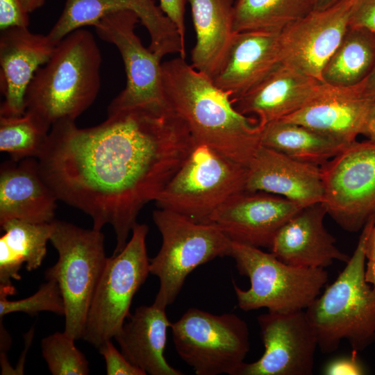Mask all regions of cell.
<instances>
[{
  "label": "cell",
  "mask_w": 375,
  "mask_h": 375,
  "mask_svg": "<svg viewBox=\"0 0 375 375\" xmlns=\"http://www.w3.org/2000/svg\"><path fill=\"white\" fill-rule=\"evenodd\" d=\"M366 258H375V221L369 235L365 248Z\"/></svg>",
  "instance_id": "ab89813d"
},
{
  "label": "cell",
  "mask_w": 375,
  "mask_h": 375,
  "mask_svg": "<svg viewBox=\"0 0 375 375\" xmlns=\"http://www.w3.org/2000/svg\"><path fill=\"white\" fill-rule=\"evenodd\" d=\"M4 231L0 238V290L13 295L12 280H19L23 264L27 271L40 267L47 254L52 222L32 223L11 219L0 225Z\"/></svg>",
  "instance_id": "484cf974"
},
{
  "label": "cell",
  "mask_w": 375,
  "mask_h": 375,
  "mask_svg": "<svg viewBox=\"0 0 375 375\" xmlns=\"http://www.w3.org/2000/svg\"><path fill=\"white\" fill-rule=\"evenodd\" d=\"M235 1L188 0L197 38L191 51V65L212 79L220 70L235 34Z\"/></svg>",
  "instance_id": "d4e9b609"
},
{
  "label": "cell",
  "mask_w": 375,
  "mask_h": 375,
  "mask_svg": "<svg viewBox=\"0 0 375 375\" xmlns=\"http://www.w3.org/2000/svg\"><path fill=\"white\" fill-rule=\"evenodd\" d=\"M106 362L108 375H146L147 374L132 364L119 351L111 340L106 341L99 349Z\"/></svg>",
  "instance_id": "d6a6232c"
},
{
  "label": "cell",
  "mask_w": 375,
  "mask_h": 375,
  "mask_svg": "<svg viewBox=\"0 0 375 375\" xmlns=\"http://www.w3.org/2000/svg\"><path fill=\"white\" fill-rule=\"evenodd\" d=\"M186 0H160V7L163 12L176 26L185 41V26L184 22L185 3Z\"/></svg>",
  "instance_id": "8d00e7d4"
},
{
  "label": "cell",
  "mask_w": 375,
  "mask_h": 375,
  "mask_svg": "<svg viewBox=\"0 0 375 375\" xmlns=\"http://www.w3.org/2000/svg\"><path fill=\"white\" fill-rule=\"evenodd\" d=\"M170 328L177 353L197 375H237L250 349L247 324L233 313L191 308Z\"/></svg>",
  "instance_id": "30bf717a"
},
{
  "label": "cell",
  "mask_w": 375,
  "mask_h": 375,
  "mask_svg": "<svg viewBox=\"0 0 375 375\" xmlns=\"http://www.w3.org/2000/svg\"><path fill=\"white\" fill-rule=\"evenodd\" d=\"M162 74L167 107L185 122L197 143L248 166L261 145L264 126L258 119L239 112L229 93L181 56L162 62Z\"/></svg>",
  "instance_id": "7a4b0ae2"
},
{
  "label": "cell",
  "mask_w": 375,
  "mask_h": 375,
  "mask_svg": "<svg viewBox=\"0 0 375 375\" xmlns=\"http://www.w3.org/2000/svg\"><path fill=\"white\" fill-rule=\"evenodd\" d=\"M58 198L44 179L38 160L3 162L0 169V225L11 219L54 220Z\"/></svg>",
  "instance_id": "44dd1931"
},
{
  "label": "cell",
  "mask_w": 375,
  "mask_h": 375,
  "mask_svg": "<svg viewBox=\"0 0 375 375\" xmlns=\"http://www.w3.org/2000/svg\"><path fill=\"white\" fill-rule=\"evenodd\" d=\"M44 1L45 0H20L24 10L27 13H30L41 7Z\"/></svg>",
  "instance_id": "60d3db41"
},
{
  "label": "cell",
  "mask_w": 375,
  "mask_h": 375,
  "mask_svg": "<svg viewBox=\"0 0 375 375\" xmlns=\"http://www.w3.org/2000/svg\"><path fill=\"white\" fill-rule=\"evenodd\" d=\"M374 98L366 92L364 81L351 86L322 82L305 106L281 119L350 144L362 134Z\"/></svg>",
  "instance_id": "e0dca14e"
},
{
  "label": "cell",
  "mask_w": 375,
  "mask_h": 375,
  "mask_svg": "<svg viewBox=\"0 0 375 375\" xmlns=\"http://www.w3.org/2000/svg\"><path fill=\"white\" fill-rule=\"evenodd\" d=\"M76 340L65 331L51 334L41 341V349L49 370L53 375H87L89 363L76 347Z\"/></svg>",
  "instance_id": "4dcf8cb0"
},
{
  "label": "cell",
  "mask_w": 375,
  "mask_h": 375,
  "mask_svg": "<svg viewBox=\"0 0 375 375\" xmlns=\"http://www.w3.org/2000/svg\"><path fill=\"white\" fill-rule=\"evenodd\" d=\"M101 62L91 32L81 28L71 32L35 72L26 93V110L51 126L62 121L75 122L97 97Z\"/></svg>",
  "instance_id": "3957f363"
},
{
  "label": "cell",
  "mask_w": 375,
  "mask_h": 375,
  "mask_svg": "<svg viewBox=\"0 0 375 375\" xmlns=\"http://www.w3.org/2000/svg\"><path fill=\"white\" fill-rule=\"evenodd\" d=\"M315 7V0H236L233 31L280 32Z\"/></svg>",
  "instance_id": "f1b7e54d"
},
{
  "label": "cell",
  "mask_w": 375,
  "mask_h": 375,
  "mask_svg": "<svg viewBox=\"0 0 375 375\" xmlns=\"http://www.w3.org/2000/svg\"><path fill=\"white\" fill-rule=\"evenodd\" d=\"M355 0H339L323 10H313L280 31L281 63L322 82L323 69L349 26Z\"/></svg>",
  "instance_id": "5bb4252c"
},
{
  "label": "cell",
  "mask_w": 375,
  "mask_h": 375,
  "mask_svg": "<svg viewBox=\"0 0 375 375\" xmlns=\"http://www.w3.org/2000/svg\"><path fill=\"white\" fill-rule=\"evenodd\" d=\"M135 12L151 39L149 49L161 58L179 53L185 59V41L172 20L153 0H66L57 22L47 34L56 45L71 32L85 26H93L103 17L119 10Z\"/></svg>",
  "instance_id": "2e32d148"
},
{
  "label": "cell",
  "mask_w": 375,
  "mask_h": 375,
  "mask_svg": "<svg viewBox=\"0 0 375 375\" xmlns=\"http://www.w3.org/2000/svg\"><path fill=\"white\" fill-rule=\"evenodd\" d=\"M327 214L320 202L302 208L277 232L269 248L282 262L296 267L323 268L335 260L350 258L335 245V238L324 224Z\"/></svg>",
  "instance_id": "d6986e66"
},
{
  "label": "cell",
  "mask_w": 375,
  "mask_h": 375,
  "mask_svg": "<svg viewBox=\"0 0 375 375\" xmlns=\"http://www.w3.org/2000/svg\"><path fill=\"white\" fill-rule=\"evenodd\" d=\"M301 208L279 195L243 190L219 206L206 223L217 226L232 242L269 249L279 229Z\"/></svg>",
  "instance_id": "9a60e30c"
},
{
  "label": "cell",
  "mask_w": 375,
  "mask_h": 375,
  "mask_svg": "<svg viewBox=\"0 0 375 375\" xmlns=\"http://www.w3.org/2000/svg\"><path fill=\"white\" fill-rule=\"evenodd\" d=\"M279 33H236L220 70L212 79L215 85L229 93L233 100L258 85L281 63Z\"/></svg>",
  "instance_id": "7402d4cb"
},
{
  "label": "cell",
  "mask_w": 375,
  "mask_h": 375,
  "mask_svg": "<svg viewBox=\"0 0 375 375\" xmlns=\"http://www.w3.org/2000/svg\"><path fill=\"white\" fill-rule=\"evenodd\" d=\"M339 0H315V10H323L326 9L335 3Z\"/></svg>",
  "instance_id": "7bdbcfd3"
},
{
  "label": "cell",
  "mask_w": 375,
  "mask_h": 375,
  "mask_svg": "<svg viewBox=\"0 0 375 375\" xmlns=\"http://www.w3.org/2000/svg\"><path fill=\"white\" fill-rule=\"evenodd\" d=\"M56 45L47 35L28 27H10L0 35V90L4 97L0 116L15 117L26 112L25 96L37 70L52 55Z\"/></svg>",
  "instance_id": "ac0fdd59"
},
{
  "label": "cell",
  "mask_w": 375,
  "mask_h": 375,
  "mask_svg": "<svg viewBox=\"0 0 375 375\" xmlns=\"http://www.w3.org/2000/svg\"><path fill=\"white\" fill-rule=\"evenodd\" d=\"M152 217L162 236L159 251L150 259V274L159 279L153 303L166 308L195 268L217 257L231 256L233 242L215 225L171 210L158 208Z\"/></svg>",
  "instance_id": "52a82bcc"
},
{
  "label": "cell",
  "mask_w": 375,
  "mask_h": 375,
  "mask_svg": "<svg viewBox=\"0 0 375 375\" xmlns=\"http://www.w3.org/2000/svg\"><path fill=\"white\" fill-rule=\"evenodd\" d=\"M260 143L295 160L319 167L349 144L283 119L271 122L264 126Z\"/></svg>",
  "instance_id": "4316f807"
},
{
  "label": "cell",
  "mask_w": 375,
  "mask_h": 375,
  "mask_svg": "<svg viewBox=\"0 0 375 375\" xmlns=\"http://www.w3.org/2000/svg\"><path fill=\"white\" fill-rule=\"evenodd\" d=\"M163 308L140 306L115 337L121 352L134 365L151 375H183L165 357L167 332L171 323Z\"/></svg>",
  "instance_id": "cb8c5ba5"
},
{
  "label": "cell",
  "mask_w": 375,
  "mask_h": 375,
  "mask_svg": "<svg viewBox=\"0 0 375 375\" xmlns=\"http://www.w3.org/2000/svg\"><path fill=\"white\" fill-rule=\"evenodd\" d=\"M149 227L137 224L124 248L108 258L93 295L83 338L99 349L119 333L134 295L150 274L146 238Z\"/></svg>",
  "instance_id": "9c48e42d"
},
{
  "label": "cell",
  "mask_w": 375,
  "mask_h": 375,
  "mask_svg": "<svg viewBox=\"0 0 375 375\" xmlns=\"http://www.w3.org/2000/svg\"><path fill=\"white\" fill-rule=\"evenodd\" d=\"M246 190L281 196L301 208L322 202L320 167L260 145L249 165Z\"/></svg>",
  "instance_id": "ffe728a7"
},
{
  "label": "cell",
  "mask_w": 375,
  "mask_h": 375,
  "mask_svg": "<svg viewBox=\"0 0 375 375\" xmlns=\"http://www.w3.org/2000/svg\"><path fill=\"white\" fill-rule=\"evenodd\" d=\"M51 126L35 114L26 110L20 116H0V151L19 161L41 154Z\"/></svg>",
  "instance_id": "f546056e"
},
{
  "label": "cell",
  "mask_w": 375,
  "mask_h": 375,
  "mask_svg": "<svg viewBox=\"0 0 375 375\" xmlns=\"http://www.w3.org/2000/svg\"><path fill=\"white\" fill-rule=\"evenodd\" d=\"M248 176V166L197 144L155 202L158 208L206 223L223 202L246 190Z\"/></svg>",
  "instance_id": "ba28073f"
},
{
  "label": "cell",
  "mask_w": 375,
  "mask_h": 375,
  "mask_svg": "<svg viewBox=\"0 0 375 375\" xmlns=\"http://www.w3.org/2000/svg\"><path fill=\"white\" fill-rule=\"evenodd\" d=\"M265 351L244 362L237 375H311L318 342L305 310L269 312L257 317Z\"/></svg>",
  "instance_id": "4fadbf2b"
},
{
  "label": "cell",
  "mask_w": 375,
  "mask_h": 375,
  "mask_svg": "<svg viewBox=\"0 0 375 375\" xmlns=\"http://www.w3.org/2000/svg\"><path fill=\"white\" fill-rule=\"evenodd\" d=\"M364 86L367 94L375 95V67L364 81Z\"/></svg>",
  "instance_id": "b9f144b4"
},
{
  "label": "cell",
  "mask_w": 375,
  "mask_h": 375,
  "mask_svg": "<svg viewBox=\"0 0 375 375\" xmlns=\"http://www.w3.org/2000/svg\"><path fill=\"white\" fill-rule=\"evenodd\" d=\"M368 140L375 142V98L372 103L362 132Z\"/></svg>",
  "instance_id": "74e56055"
},
{
  "label": "cell",
  "mask_w": 375,
  "mask_h": 375,
  "mask_svg": "<svg viewBox=\"0 0 375 375\" xmlns=\"http://www.w3.org/2000/svg\"><path fill=\"white\" fill-rule=\"evenodd\" d=\"M365 278L369 285H372L375 291V258L367 260L365 264Z\"/></svg>",
  "instance_id": "f35d334b"
},
{
  "label": "cell",
  "mask_w": 375,
  "mask_h": 375,
  "mask_svg": "<svg viewBox=\"0 0 375 375\" xmlns=\"http://www.w3.org/2000/svg\"><path fill=\"white\" fill-rule=\"evenodd\" d=\"M320 169L327 214L347 231L362 229L375 214V142L355 140Z\"/></svg>",
  "instance_id": "8fae6325"
},
{
  "label": "cell",
  "mask_w": 375,
  "mask_h": 375,
  "mask_svg": "<svg viewBox=\"0 0 375 375\" xmlns=\"http://www.w3.org/2000/svg\"><path fill=\"white\" fill-rule=\"evenodd\" d=\"M365 372V368L355 351L350 356L331 360L323 369V373L326 375H362Z\"/></svg>",
  "instance_id": "e575fe53"
},
{
  "label": "cell",
  "mask_w": 375,
  "mask_h": 375,
  "mask_svg": "<svg viewBox=\"0 0 375 375\" xmlns=\"http://www.w3.org/2000/svg\"><path fill=\"white\" fill-rule=\"evenodd\" d=\"M139 22L135 12L124 10L110 13L93 25L99 38L117 47L126 75V86L108 106V114L135 108H169L163 93L162 58L144 47L135 33Z\"/></svg>",
  "instance_id": "7c38bea8"
},
{
  "label": "cell",
  "mask_w": 375,
  "mask_h": 375,
  "mask_svg": "<svg viewBox=\"0 0 375 375\" xmlns=\"http://www.w3.org/2000/svg\"><path fill=\"white\" fill-rule=\"evenodd\" d=\"M374 221L375 214L344 269L305 310L324 353L336 351L342 340L356 352L375 343V291L365 278L366 244Z\"/></svg>",
  "instance_id": "277c9868"
},
{
  "label": "cell",
  "mask_w": 375,
  "mask_h": 375,
  "mask_svg": "<svg viewBox=\"0 0 375 375\" xmlns=\"http://www.w3.org/2000/svg\"><path fill=\"white\" fill-rule=\"evenodd\" d=\"M28 13L23 8L20 0H0V29L10 27H28Z\"/></svg>",
  "instance_id": "836d02e7"
},
{
  "label": "cell",
  "mask_w": 375,
  "mask_h": 375,
  "mask_svg": "<svg viewBox=\"0 0 375 375\" xmlns=\"http://www.w3.org/2000/svg\"><path fill=\"white\" fill-rule=\"evenodd\" d=\"M231 256L238 272L250 280L248 290L233 281L238 306L244 311L261 308L276 312L306 310L328 280L325 269L292 266L271 252L249 245L233 242Z\"/></svg>",
  "instance_id": "8992f818"
},
{
  "label": "cell",
  "mask_w": 375,
  "mask_h": 375,
  "mask_svg": "<svg viewBox=\"0 0 375 375\" xmlns=\"http://www.w3.org/2000/svg\"><path fill=\"white\" fill-rule=\"evenodd\" d=\"M197 144L169 108H135L88 128L54 124L38 160L58 200L88 215L92 228L112 227L115 255L128 242L142 208L156 200Z\"/></svg>",
  "instance_id": "6da1fadb"
},
{
  "label": "cell",
  "mask_w": 375,
  "mask_h": 375,
  "mask_svg": "<svg viewBox=\"0 0 375 375\" xmlns=\"http://www.w3.org/2000/svg\"><path fill=\"white\" fill-rule=\"evenodd\" d=\"M322 82L280 63L263 81L243 96L231 99L240 113L253 115L260 124L283 119L302 108Z\"/></svg>",
  "instance_id": "603a6c76"
},
{
  "label": "cell",
  "mask_w": 375,
  "mask_h": 375,
  "mask_svg": "<svg viewBox=\"0 0 375 375\" xmlns=\"http://www.w3.org/2000/svg\"><path fill=\"white\" fill-rule=\"evenodd\" d=\"M50 242L57 262L45 272L46 279L57 282L65 305V333L83 338L95 290L107 263L104 235L100 230L80 228L54 219Z\"/></svg>",
  "instance_id": "5b68a950"
},
{
  "label": "cell",
  "mask_w": 375,
  "mask_h": 375,
  "mask_svg": "<svg viewBox=\"0 0 375 375\" xmlns=\"http://www.w3.org/2000/svg\"><path fill=\"white\" fill-rule=\"evenodd\" d=\"M349 26L365 28L375 33V0H355Z\"/></svg>",
  "instance_id": "d590c367"
},
{
  "label": "cell",
  "mask_w": 375,
  "mask_h": 375,
  "mask_svg": "<svg viewBox=\"0 0 375 375\" xmlns=\"http://www.w3.org/2000/svg\"><path fill=\"white\" fill-rule=\"evenodd\" d=\"M375 67V33L349 26L338 48L325 65L322 82L351 86L364 81Z\"/></svg>",
  "instance_id": "83f0119b"
},
{
  "label": "cell",
  "mask_w": 375,
  "mask_h": 375,
  "mask_svg": "<svg viewBox=\"0 0 375 375\" xmlns=\"http://www.w3.org/2000/svg\"><path fill=\"white\" fill-rule=\"evenodd\" d=\"M8 295L0 293V318L12 312H22L32 316L42 311L64 315L65 305L57 282L47 279L33 295L19 300L10 301Z\"/></svg>",
  "instance_id": "1f68e13d"
}]
</instances>
